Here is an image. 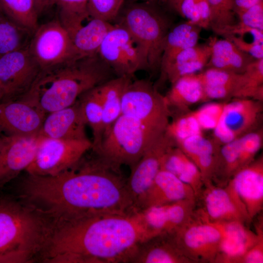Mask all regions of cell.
Wrapping results in <instances>:
<instances>
[{"label":"cell","instance_id":"cell-1","mask_svg":"<svg viewBox=\"0 0 263 263\" xmlns=\"http://www.w3.org/2000/svg\"><path fill=\"white\" fill-rule=\"evenodd\" d=\"M83 157L55 175L28 174L23 196L54 224L136 210L120 170L96 156L86 160Z\"/></svg>","mask_w":263,"mask_h":263},{"label":"cell","instance_id":"cell-2","mask_svg":"<svg viewBox=\"0 0 263 263\" xmlns=\"http://www.w3.org/2000/svg\"><path fill=\"white\" fill-rule=\"evenodd\" d=\"M153 238L139 210L53 225L42 254L50 263H130Z\"/></svg>","mask_w":263,"mask_h":263},{"label":"cell","instance_id":"cell-3","mask_svg":"<svg viewBox=\"0 0 263 263\" xmlns=\"http://www.w3.org/2000/svg\"><path fill=\"white\" fill-rule=\"evenodd\" d=\"M111 68L97 54L42 70L20 98L46 114L74 104L83 93L112 78Z\"/></svg>","mask_w":263,"mask_h":263},{"label":"cell","instance_id":"cell-4","mask_svg":"<svg viewBox=\"0 0 263 263\" xmlns=\"http://www.w3.org/2000/svg\"><path fill=\"white\" fill-rule=\"evenodd\" d=\"M33 206L0 197V263H25L42 254L53 225Z\"/></svg>","mask_w":263,"mask_h":263},{"label":"cell","instance_id":"cell-5","mask_svg":"<svg viewBox=\"0 0 263 263\" xmlns=\"http://www.w3.org/2000/svg\"><path fill=\"white\" fill-rule=\"evenodd\" d=\"M163 134H158L136 119L122 114L103 133L99 145L92 150L98 159L113 168L120 169L126 165L131 169Z\"/></svg>","mask_w":263,"mask_h":263},{"label":"cell","instance_id":"cell-6","mask_svg":"<svg viewBox=\"0 0 263 263\" xmlns=\"http://www.w3.org/2000/svg\"><path fill=\"white\" fill-rule=\"evenodd\" d=\"M118 24L124 26L143 49L149 70L160 68L169 22L156 7L148 2H133L126 6Z\"/></svg>","mask_w":263,"mask_h":263},{"label":"cell","instance_id":"cell-7","mask_svg":"<svg viewBox=\"0 0 263 263\" xmlns=\"http://www.w3.org/2000/svg\"><path fill=\"white\" fill-rule=\"evenodd\" d=\"M122 114L136 119L162 135L166 132L171 113L165 96L150 81L132 79L123 94Z\"/></svg>","mask_w":263,"mask_h":263},{"label":"cell","instance_id":"cell-8","mask_svg":"<svg viewBox=\"0 0 263 263\" xmlns=\"http://www.w3.org/2000/svg\"><path fill=\"white\" fill-rule=\"evenodd\" d=\"M39 137L35 156L25 170L29 175L59 174L75 165L93 148L92 141L88 138L70 140Z\"/></svg>","mask_w":263,"mask_h":263},{"label":"cell","instance_id":"cell-9","mask_svg":"<svg viewBox=\"0 0 263 263\" xmlns=\"http://www.w3.org/2000/svg\"><path fill=\"white\" fill-rule=\"evenodd\" d=\"M97 54L117 76L132 77L137 71L149 70L140 45L122 25H113L103 39Z\"/></svg>","mask_w":263,"mask_h":263},{"label":"cell","instance_id":"cell-10","mask_svg":"<svg viewBox=\"0 0 263 263\" xmlns=\"http://www.w3.org/2000/svg\"><path fill=\"white\" fill-rule=\"evenodd\" d=\"M28 49L41 71L78 59L72 39L58 19L38 25Z\"/></svg>","mask_w":263,"mask_h":263},{"label":"cell","instance_id":"cell-11","mask_svg":"<svg viewBox=\"0 0 263 263\" xmlns=\"http://www.w3.org/2000/svg\"><path fill=\"white\" fill-rule=\"evenodd\" d=\"M171 234L179 249L191 262H215L222 233L215 223L191 219Z\"/></svg>","mask_w":263,"mask_h":263},{"label":"cell","instance_id":"cell-12","mask_svg":"<svg viewBox=\"0 0 263 263\" xmlns=\"http://www.w3.org/2000/svg\"><path fill=\"white\" fill-rule=\"evenodd\" d=\"M262 113L261 101L235 98L225 103L221 117L213 130V139L222 146L258 130Z\"/></svg>","mask_w":263,"mask_h":263},{"label":"cell","instance_id":"cell-13","mask_svg":"<svg viewBox=\"0 0 263 263\" xmlns=\"http://www.w3.org/2000/svg\"><path fill=\"white\" fill-rule=\"evenodd\" d=\"M175 145L174 140L166 132L131 169L126 185L136 209L143 208L146 195L161 169L164 155Z\"/></svg>","mask_w":263,"mask_h":263},{"label":"cell","instance_id":"cell-14","mask_svg":"<svg viewBox=\"0 0 263 263\" xmlns=\"http://www.w3.org/2000/svg\"><path fill=\"white\" fill-rule=\"evenodd\" d=\"M40 72L28 47L0 56V82L5 93L2 101L20 98L31 89Z\"/></svg>","mask_w":263,"mask_h":263},{"label":"cell","instance_id":"cell-15","mask_svg":"<svg viewBox=\"0 0 263 263\" xmlns=\"http://www.w3.org/2000/svg\"><path fill=\"white\" fill-rule=\"evenodd\" d=\"M40 137L0 135V188L26 170L32 162Z\"/></svg>","mask_w":263,"mask_h":263},{"label":"cell","instance_id":"cell-16","mask_svg":"<svg viewBox=\"0 0 263 263\" xmlns=\"http://www.w3.org/2000/svg\"><path fill=\"white\" fill-rule=\"evenodd\" d=\"M203 193V208L199 218L210 222H249L245 208L230 186L215 187L210 182Z\"/></svg>","mask_w":263,"mask_h":263},{"label":"cell","instance_id":"cell-17","mask_svg":"<svg viewBox=\"0 0 263 263\" xmlns=\"http://www.w3.org/2000/svg\"><path fill=\"white\" fill-rule=\"evenodd\" d=\"M46 115L20 98L0 101V135L38 134Z\"/></svg>","mask_w":263,"mask_h":263},{"label":"cell","instance_id":"cell-18","mask_svg":"<svg viewBox=\"0 0 263 263\" xmlns=\"http://www.w3.org/2000/svg\"><path fill=\"white\" fill-rule=\"evenodd\" d=\"M227 183L244 205L251 220L263 209V157L237 171Z\"/></svg>","mask_w":263,"mask_h":263},{"label":"cell","instance_id":"cell-19","mask_svg":"<svg viewBox=\"0 0 263 263\" xmlns=\"http://www.w3.org/2000/svg\"><path fill=\"white\" fill-rule=\"evenodd\" d=\"M195 199L150 207L140 209L144 223L153 237L171 234L191 218Z\"/></svg>","mask_w":263,"mask_h":263},{"label":"cell","instance_id":"cell-20","mask_svg":"<svg viewBox=\"0 0 263 263\" xmlns=\"http://www.w3.org/2000/svg\"><path fill=\"white\" fill-rule=\"evenodd\" d=\"M86 125L77 99L70 106L47 114L38 135L59 139H85Z\"/></svg>","mask_w":263,"mask_h":263},{"label":"cell","instance_id":"cell-21","mask_svg":"<svg viewBox=\"0 0 263 263\" xmlns=\"http://www.w3.org/2000/svg\"><path fill=\"white\" fill-rule=\"evenodd\" d=\"M220 229L222 239L215 262L240 263L241 259L263 236L261 230L254 233L240 221L213 222Z\"/></svg>","mask_w":263,"mask_h":263},{"label":"cell","instance_id":"cell-22","mask_svg":"<svg viewBox=\"0 0 263 263\" xmlns=\"http://www.w3.org/2000/svg\"><path fill=\"white\" fill-rule=\"evenodd\" d=\"M196 198L189 185L171 172L160 169L146 195L142 209Z\"/></svg>","mask_w":263,"mask_h":263},{"label":"cell","instance_id":"cell-23","mask_svg":"<svg viewBox=\"0 0 263 263\" xmlns=\"http://www.w3.org/2000/svg\"><path fill=\"white\" fill-rule=\"evenodd\" d=\"M197 166L205 183L214 177L218 167L221 146L203 134L190 136L176 144Z\"/></svg>","mask_w":263,"mask_h":263},{"label":"cell","instance_id":"cell-24","mask_svg":"<svg viewBox=\"0 0 263 263\" xmlns=\"http://www.w3.org/2000/svg\"><path fill=\"white\" fill-rule=\"evenodd\" d=\"M190 262L179 249L171 234H168L153 237L141 243L130 263Z\"/></svg>","mask_w":263,"mask_h":263},{"label":"cell","instance_id":"cell-25","mask_svg":"<svg viewBox=\"0 0 263 263\" xmlns=\"http://www.w3.org/2000/svg\"><path fill=\"white\" fill-rule=\"evenodd\" d=\"M211 52L210 42L197 44L182 51L168 64L161 68V77L172 84L184 75L197 73L206 67Z\"/></svg>","mask_w":263,"mask_h":263},{"label":"cell","instance_id":"cell-26","mask_svg":"<svg viewBox=\"0 0 263 263\" xmlns=\"http://www.w3.org/2000/svg\"><path fill=\"white\" fill-rule=\"evenodd\" d=\"M211 52L206 66L236 74L243 73L254 58L243 52L231 41L213 38L210 40Z\"/></svg>","mask_w":263,"mask_h":263},{"label":"cell","instance_id":"cell-27","mask_svg":"<svg viewBox=\"0 0 263 263\" xmlns=\"http://www.w3.org/2000/svg\"><path fill=\"white\" fill-rule=\"evenodd\" d=\"M110 22L90 18L71 36L77 59L96 55L108 32L113 27Z\"/></svg>","mask_w":263,"mask_h":263},{"label":"cell","instance_id":"cell-28","mask_svg":"<svg viewBox=\"0 0 263 263\" xmlns=\"http://www.w3.org/2000/svg\"><path fill=\"white\" fill-rule=\"evenodd\" d=\"M161 169L171 172L189 185L196 197L200 194L205 185L202 174L194 163L176 145L165 153Z\"/></svg>","mask_w":263,"mask_h":263},{"label":"cell","instance_id":"cell-29","mask_svg":"<svg viewBox=\"0 0 263 263\" xmlns=\"http://www.w3.org/2000/svg\"><path fill=\"white\" fill-rule=\"evenodd\" d=\"M202 84L205 100L234 97L242 80V74H236L215 68H207L197 73Z\"/></svg>","mask_w":263,"mask_h":263},{"label":"cell","instance_id":"cell-30","mask_svg":"<svg viewBox=\"0 0 263 263\" xmlns=\"http://www.w3.org/2000/svg\"><path fill=\"white\" fill-rule=\"evenodd\" d=\"M132 79L130 76H117L98 86L103 111V133L122 115L123 94Z\"/></svg>","mask_w":263,"mask_h":263},{"label":"cell","instance_id":"cell-31","mask_svg":"<svg viewBox=\"0 0 263 263\" xmlns=\"http://www.w3.org/2000/svg\"><path fill=\"white\" fill-rule=\"evenodd\" d=\"M171 84L165 96L169 109L184 111L193 104L206 101L197 73L184 75Z\"/></svg>","mask_w":263,"mask_h":263},{"label":"cell","instance_id":"cell-32","mask_svg":"<svg viewBox=\"0 0 263 263\" xmlns=\"http://www.w3.org/2000/svg\"><path fill=\"white\" fill-rule=\"evenodd\" d=\"M201 29L188 21L169 30L166 36L160 68L168 64L182 51L196 45Z\"/></svg>","mask_w":263,"mask_h":263},{"label":"cell","instance_id":"cell-33","mask_svg":"<svg viewBox=\"0 0 263 263\" xmlns=\"http://www.w3.org/2000/svg\"><path fill=\"white\" fill-rule=\"evenodd\" d=\"M218 34L231 41L238 48L255 59L263 58V31L237 22Z\"/></svg>","mask_w":263,"mask_h":263},{"label":"cell","instance_id":"cell-34","mask_svg":"<svg viewBox=\"0 0 263 263\" xmlns=\"http://www.w3.org/2000/svg\"><path fill=\"white\" fill-rule=\"evenodd\" d=\"M78 99L86 125L92 131L94 149L100 143L103 133V111L98 86L83 93Z\"/></svg>","mask_w":263,"mask_h":263},{"label":"cell","instance_id":"cell-35","mask_svg":"<svg viewBox=\"0 0 263 263\" xmlns=\"http://www.w3.org/2000/svg\"><path fill=\"white\" fill-rule=\"evenodd\" d=\"M33 33L0 11V56L28 47Z\"/></svg>","mask_w":263,"mask_h":263},{"label":"cell","instance_id":"cell-36","mask_svg":"<svg viewBox=\"0 0 263 263\" xmlns=\"http://www.w3.org/2000/svg\"><path fill=\"white\" fill-rule=\"evenodd\" d=\"M0 11L33 33L38 26V16L34 0H0Z\"/></svg>","mask_w":263,"mask_h":263},{"label":"cell","instance_id":"cell-37","mask_svg":"<svg viewBox=\"0 0 263 263\" xmlns=\"http://www.w3.org/2000/svg\"><path fill=\"white\" fill-rule=\"evenodd\" d=\"M89 0H53L58 9V20L71 37L83 22L90 17Z\"/></svg>","mask_w":263,"mask_h":263},{"label":"cell","instance_id":"cell-38","mask_svg":"<svg viewBox=\"0 0 263 263\" xmlns=\"http://www.w3.org/2000/svg\"><path fill=\"white\" fill-rule=\"evenodd\" d=\"M234 98L263 99V58L255 59L242 73L241 86Z\"/></svg>","mask_w":263,"mask_h":263},{"label":"cell","instance_id":"cell-39","mask_svg":"<svg viewBox=\"0 0 263 263\" xmlns=\"http://www.w3.org/2000/svg\"><path fill=\"white\" fill-rule=\"evenodd\" d=\"M210 13V27L217 34L238 22L233 10V0H207Z\"/></svg>","mask_w":263,"mask_h":263},{"label":"cell","instance_id":"cell-40","mask_svg":"<svg viewBox=\"0 0 263 263\" xmlns=\"http://www.w3.org/2000/svg\"><path fill=\"white\" fill-rule=\"evenodd\" d=\"M202 131L192 112L175 118L172 122H169L166 130L176 145L190 136L203 134Z\"/></svg>","mask_w":263,"mask_h":263},{"label":"cell","instance_id":"cell-41","mask_svg":"<svg viewBox=\"0 0 263 263\" xmlns=\"http://www.w3.org/2000/svg\"><path fill=\"white\" fill-rule=\"evenodd\" d=\"M178 13L201 28L210 27V13L207 0H184Z\"/></svg>","mask_w":263,"mask_h":263},{"label":"cell","instance_id":"cell-42","mask_svg":"<svg viewBox=\"0 0 263 263\" xmlns=\"http://www.w3.org/2000/svg\"><path fill=\"white\" fill-rule=\"evenodd\" d=\"M263 141L262 129L251 132L238 138L240 169L254 160L255 155L262 147Z\"/></svg>","mask_w":263,"mask_h":263},{"label":"cell","instance_id":"cell-43","mask_svg":"<svg viewBox=\"0 0 263 263\" xmlns=\"http://www.w3.org/2000/svg\"><path fill=\"white\" fill-rule=\"evenodd\" d=\"M124 0H89L90 17L110 22L116 19Z\"/></svg>","mask_w":263,"mask_h":263},{"label":"cell","instance_id":"cell-44","mask_svg":"<svg viewBox=\"0 0 263 263\" xmlns=\"http://www.w3.org/2000/svg\"><path fill=\"white\" fill-rule=\"evenodd\" d=\"M225 104L210 102L192 112L202 130L214 129L221 117Z\"/></svg>","mask_w":263,"mask_h":263},{"label":"cell","instance_id":"cell-45","mask_svg":"<svg viewBox=\"0 0 263 263\" xmlns=\"http://www.w3.org/2000/svg\"><path fill=\"white\" fill-rule=\"evenodd\" d=\"M244 26L263 31V1L236 14Z\"/></svg>","mask_w":263,"mask_h":263},{"label":"cell","instance_id":"cell-46","mask_svg":"<svg viewBox=\"0 0 263 263\" xmlns=\"http://www.w3.org/2000/svg\"><path fill=\"white\" fill-rule=\"evenodd\" d=\"M240 263H263V236H261L256 244L253 246L241 259Z\"/></svg>","mask_w":263,"mask_h":263},{"label":"cell","instance_id":"cell-47","mask_svg":"<svg viewBox=\"0 0 263 263\" xmlns=\"http://www.w3.org/2000/svg\"><path fill=\"white\" fill-rule=\"evenodd\" d=\"M263 0H233V10L235 14L244 11Z\"/></svg>","mask_w":263,"mask_h":263},{"label":"cell","instance_id":"cell-48","mask_svg":"<svg viewBox=\"0 0 263 263\" xmlns=\"http://www.w3.org/2000/svg\"><path fill=\"white\" fill-rule=\"evenodd\" d=\"M38 16L53 5V0H34Z\"/></svg>","mask_w":263,"mask_h":263},{"label":"cell","instance_id":"cell-49","mask_svg":"<svg viewBox=\"0 0 263 263\" xmlns=\"http://www.w3.org/2000/svg\"><path fill=\"white\" fill-rule=\"evenodd\" d=\"M184 0H166L169 5L178 13L181 4Z\"/></svg>","mask_w":263,"mask_h":263},{"label":"cell","instance_id":"cell-50","mask_svg":"<svg viewBox=\"0 0 263 263\" xmlns=\"http://www.w3.org/2000/svg\"><path fill=\"white\" fill-rule=\"evenodd\" d=\"M5 96V93L3 87L0 82V101L3 100Z\"/></svg>","mask_w":263,"mask_h":263},{"label":"cell","instance_id":"cell-51","mask_svg":"<svg viewBox=\"0 0 263 263\" xmlns=\"http://www.w3.org/2000/svg\"><path fill=\"white\" fill-rule=\"evenodd\" d=\"M134 1H153V0H132ZM163 0V1H166V0Z\"/></svg>","mask_w":263,"mask_h":263}]
</instances>
